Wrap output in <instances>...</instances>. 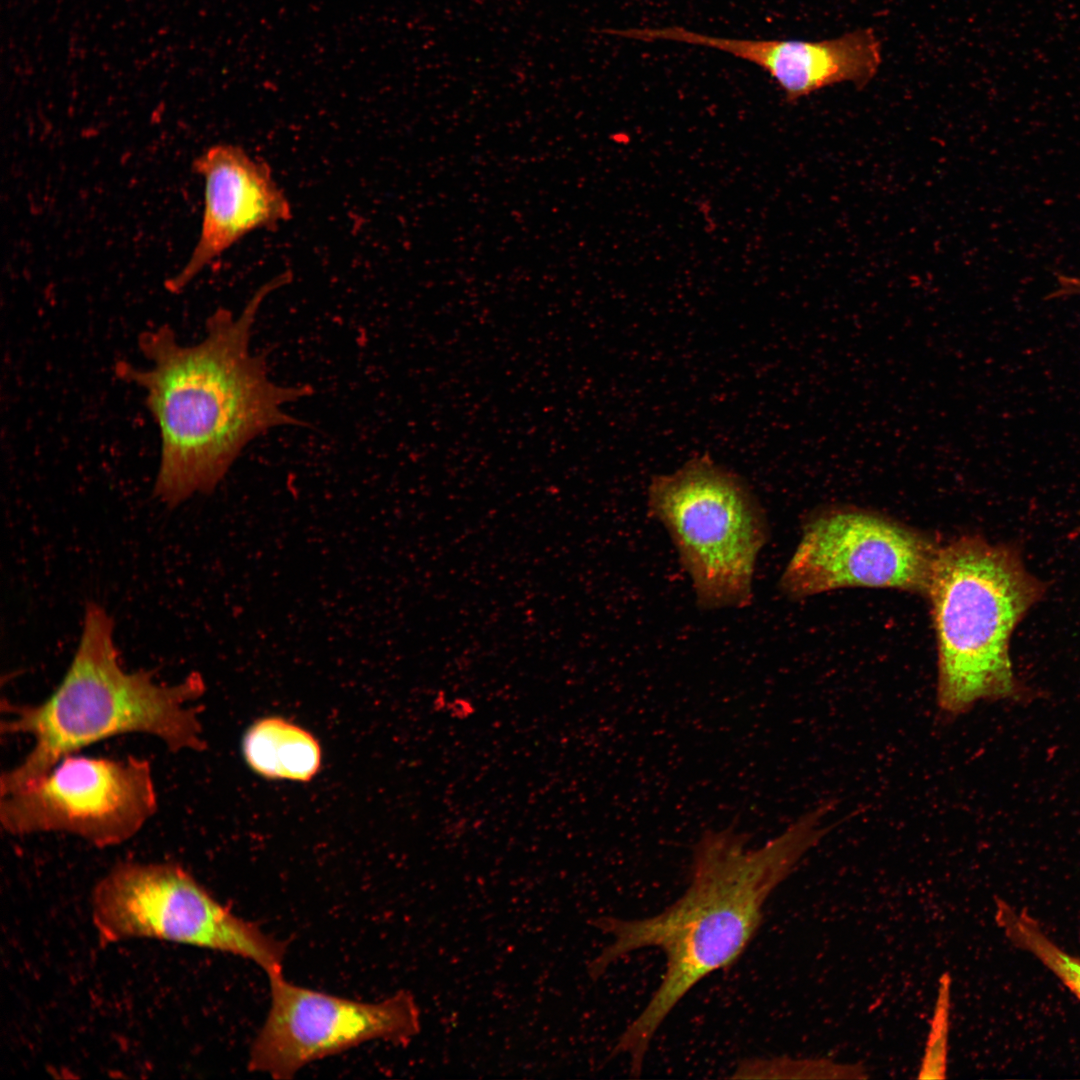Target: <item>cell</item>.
<instances>
[{"mask_svg":"<svg viewBox=\"0 0 1080 1080\" xmlns=\"http://www.w3.org/2000/svg\"><path fill=\"white\" fill-rule=\"evenodd\" d=\"M995 921L1016 948L1032 955L1080 1001V957L1069 953L1025 909L995 899Z\"/></svg>","mask_w":1080,"mask_h":1080,"instance_id":"obj_13","label":"cell"},{"mask_svg":"<svg viewBox=\"0 0 1080 1080\" xmlns=\"http://www.w3.org/2000/svg\"><path fill=\"white\" fill-rule=\"evenodd\" d=\"M657 35L660 40L717 49L758 65L790 102L844 82L862 88L881 64L880 42L869 28L821 41L731 39L678 26L660 28Z\"/></svg>","mask_w":1080,"mask_h":1080,"instance_id":"obj_11","label":"cell"},{"mask_svg":"<svg viewBox=\"0 0 1080 1080\" xmlns=\"http://www.w3.org/2000/svg\"><path fill=\"white\" fill-rule=\"evenodd\" d=\"M92 920L105 943L151 938L247 959L282 973L286 944L219 902L173 862L124 861L95 885Z\"/></svg>","mask_w":1080,"mask_h":1080,"instance_id":"obj_6","label":"cell"},{"mask_svg":"<svg viewBox=\"0 0 1080 1080\" xmlns=\"http://www.w3.org/2000/svg\"><path fill=\"white\" fill-rule=\"evenodd\" d=\"M647 510L669 535L700 610L751 605L756 564L770 527L741 475L698 454L674 472L651 478Z\"/></svg>","mask_w":1080,"mask_h":1080,"instance_id":"obj_5","label":"cell"},{"mask_svg":"<svg viewBox=\"0 0 1080 1080\" xmlns=\"http://www.w3.org/2000/svg\"><path fill=\"white\" fill-rule=\"evenodd\" d=\"M292 280L284 272L259 287L241 313L220 307L203 338L182 344L168 324L138 338L145 367L119 360L116 376L144 392L160 436L154 496L176 507L209 493L244 448L271 429L302 425L285 407L313 393L309 385L272 380L263 353L251 347L253 327L270 293Z\"/></svg>","mask_w":1080,"mask_h":1080,"instance_id":"obj_1","label":"cell"},{"mask_svg":"<svg viewBox=\"0 0 1080 1080\" xmlns=\"http://www.w3.org/2000/svg\"><path fill=\"white\" fill-rule=\"evenodd\" d=\"M1060 293L1064 297L1080 295V277L1064 275L1060 280Z\"/></svg>","mask_w":1080,"mask_h":1080,"instance_id":"obj_16","label":"cell"},{"mask_svg":"<svg viewBox=\"0 0 1080 1080\" xmlns=\"http://www.w3.org/2000/svg\"><path fill=\"white\" fill-rule=\"evenodd\" d=\"M243 753L253 770L269 778L306 781L320 767L316 739L281 718H266L250 727L244 737Z\"/></svg>","mask_w":1080,"mask_h":1080,"instance_id":"obj_12","label":"cell"},{"mask_svg":"<svg viewBox=\"0 0 1080 1080\" xmlns=\"http://www.w3.org/2000/svg\"><path fill=\"white\" fill-rule=\"evenodd\" d=\"M737 1079H864L861 1064H841L828 1059L753 1057L740 1062L733 1072Z\"/></svg>","mask_w":1080,"mask_h":1080,"instance_id":"obj_14","label":"cell"},{"mask_svg":"<svg viewBox=\"0 0 1080 1080\" xmlns=\"http://www.w3.org/2000/svg\"><path fill=\"white\" fill-rule=\"evenodd\" d=\"M939 544L892 519L858 508L809 517L779 580L790 599L844 587L926 595Z\"/></svg>","mask_w":1080,"mask_h":1080,"instance_id":"obj_8","label":"cell"},{"mask_svg":"<svg viewBox=\"0 0 1080 1080\" xmlns=\"http://www.w3.org/2000/svg\"><path fill=\"white\" fill-rule=\"evenodd\" d=\"M157 808L147 759L75 753L41 777L1 795L0 822L13 836L67 833L107 848L133 838Z\"/></svg>","mask_w":1080,"mask_h":1080,"instance_id":"obj_7","label":"cell"},{"mask_svg":"<svg viewBox=\"0 0 1080 1080\" xmlns=\"http://www.w3.org/2000/svg\"><path fill=\"white\" fill-rule=\"evenodd\" d=\"M192 168L204 180V209L199 238L188 261L165 281L166 290L174 294L246 235L278 226L292 216L290 202L269 165L241 146L212 145L193 161Z\"/></svg>","mask_w":1080,"mask_h":1080,"instance_id":"obj_10","label":"cell"},{"mask_svg":"<svg viewBox=\"0 0 1080 1080\" xmlns=\"http://www.w3.org/2000/svg\"><path fill=\"white\" fill-rule=\"evenodd\" d=\"M833 808L831 801L819 804L758 848L748 847L749 835L734 825L706 830L693 848L689 884L671 905L644 918L591 919L612 939L587 965L592 980L638 950L657 948L665 957L658 987L610 1053L625 1055L633 1076L641 1074L654 1036L685 995L746 951L767 900L827 833Z\"/></svg>","mask_w":1080,"mask_h":1080,"instance_id":"obj_2","label":"cell"},{"mask_svg":"<svg viewBox=\"0 0 1080 1080\" xmlns=\"http://www.w3.org/2000/svg\"><path fill=\"white\" fill-rule=\"evenodd\" d=\"M950 1007L951 976L948 972H944L939 978L935 1007L917 1076L919 1079H943L946 1077Z\"/></svg>","mask_w":1080,"mask_h":1080,"instance_id":"obj_15","label":"cell"},{"mask_svg":"<svg viewBox=\"0 0 1080 1080\" xmlns=\"http://www.w3.org/2000/svg\"><path fill=\"white\" fill-rule=\"evenodd\" d=\"M270 1007L252 1042L248 1069L290 1079L304 1066L369 1041L407 1046L420 1031L409 991L377 1002L324 993L268 976Z\"/></svg>","mask_w":1080,"mask_h":1080,"instance_id":"obj_9","label":"cell"},{"mask_svg":"<svg viewBox=\"0 0 1080 1080\" xmlns=\"http://www.w3.org/2000/svg\"><path fill=\"white\" fill-rule=\"evenodd\" d=\"M1047 589L1015 543L963 535L939 545L926 596L937 639L936 702L944 715L1034 696L1013 670L1010 641Z\"/></svg>","mask_w":1080,"mask_h":1080,"instance_id":"obj_4","label":"cell"},{"mask_svg":"<svg viewBox=\"0 0 1080 1080\" xmlns=\"http://www.w3.org/2000/svg\"><path fill=\"white\" fill-rule=\"evenodd\" d=\"M204 690L197 672L162 683L152 670L126 671L112 617L89 602L78 647L56 689L39 703L1 705L2 734L33 740L21 761L2 773L1 795L41 777L63 757L119 735L154 736L173 753L204 750L200 708L193 705Z\"/></svg>","mask_w":1080,"mask_h":1080,"instance_id":"obj_3","label":"cell"}]
</instances>
